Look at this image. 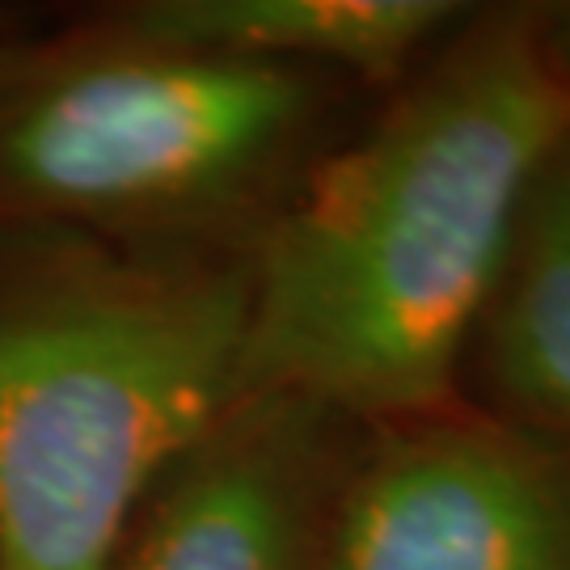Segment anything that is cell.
<instances>
[{
	"instance_id": "2",
	"label": "cell",
	"mask_w": 570,
	"mask_h": 570,
	"mask_svg": "<svg viewBox=\"0 0 570 570\" xmlns=\"http://www.w3.org/2000/svg\"><path fill=\"white\" fill-rule=\"evenodd\" d=\"M249 249L0 228V570H106L242 397Z\"/></svg>"
},
{
	"instance_id": "8",
	"label": "cell",
	"mask_w": 570,
	"mask_h": 570,
	"mask_svg": "<svg viewBox=\"0 0 570 570\" xmlns=\"http://www.w3.org/2000/svg\"><path fill=\"white\" fill-rule=\"evenodd\" d=\"M541 13H546V30H550L553 51L570 68V4H553V9H541Z\"/></svg>"
},
{
	"instance_id": "4",
	"label": "cell",
	"mask_w": 570,
	"mask_h": 570,
	"mask_svg": "<svg viewBox=\"0 0 570 570\" xmlns=\"http://www.w3.org/2000/svg\"><path fill=\"white\" fill-rule=\"evenodd\" d=\"M322 570H570V440L423 414L346 461Z\"/></svg>"
},
{
	"instance_id": "3",
	"label": "cell",
	"mask_w": 570,
	"mask_h": 570,
	"mask_svg": "<svg viewBox=\"0 0 570 570\" xmlns=\"http://www.w3.org/2000/svg\"><path fill=\"white\" fill-rule=\"evenodd\" d=\"M317 102V72L186 51L115 13L0 47V228L199 242L284 169Z\"/></svg>"
},
{
	"instance_id": "5",
	"label": "cell",
	"mask_w": 570,
	"mask_h": 570,
	"mask_svg": "<svg viewBox=\"0 0 570 570\" xmlns=\"http://www.w3.org/2000/svg\"><path fill=\"white\" fill-rule=\"evenodd\" d=\"M338 414L245 393L144 494L106 570H322Z\"/></svg>"
},
{
	"instance_id": "1",
	"label": "cell",
	"mask_w": 570,
	"mask_h": 570,
	"mask_svg": "<svg viewBox=\"0 0 570 570\" xmlns=\"http://www.w3.org/2000/svg\"><path fill=\"white\" fill-rule=\"evenodd\" d=\"M567 140L570 68L546 13L473 21L249 245L242 397L372 423L449 406L532 183Z\"/></svg>"
},
{
	"instance_id": "6",
	"label": "cell",
	"mask_w": 570,
	"mask_h": 570,
	"mask_svg": "<svg viewBox=\"0 0 570 570\" xmlns=\"http://www.w3.org/2000/svg\"><path fill=\"white\" fill-rule=\"evenodd\" d=\"M456 13L465 9L452 0H148L115 18L186 51L389 81L406 72Z\"/></svg>"
},
{
	"instance_id": "7",
	"label": "cell",
	"mask_w": 570,
	"mask_h": 570,
	"mask_svg": "<svg viewBox=\"0 0 570 570\" xmlns=\"http://www.w3.org/2000/svg\"><path fill=\"white\" fill-rule=\"evenodd\" d=\"M482 330L511 423L570 440V140L532 183Z\"/></svg>"
}]
</instances>
